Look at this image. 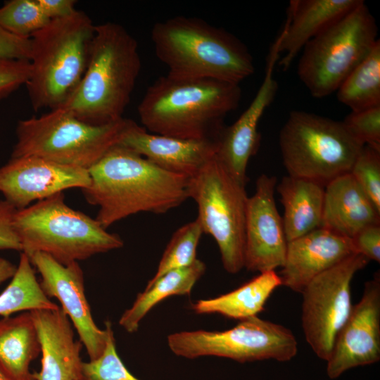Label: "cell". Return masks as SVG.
Listing matches in <instances>:
<instances>
[{
    "instance_id": "cell-13",
    "label": "cell",
    "mask_w": 380,
    "mask_h": 380,
    "mask_svg": "<svg viewBox=\"0 0 380 380\" xmlns=\"http://www.w3.org/2000/svg\"><path fill=\"white\" fill-rule=\"evenodd\" d=\"M27 255L41 275L39 284L44 293L61 303V308L76 329L89 360L98 358L105 348L108 330L106 327L99 329L94 321L84 293L83 271L78 262L63 265L42 252Z\"/></svg>"
},
{
    "instance_id": "cell-23",
    "label": "cell",
    "mask_w": 380,
    "mask_h": 380,
    "mask_svg": "<svg viewBox=\"0 0 380 380\" xmlns=\"http://www.w3.org/2000/svg\"><path fill=\"white\" fill-rule=\"evenodd\" d=\"M284 206L287 242L320 227L325 186L312 180L285 176L276 186Z\"/></svg>"
},
{
    "instance_id": "cell-41",
    "label": "cell",
    "mask_w": 380,
    "mask_h": 380,
    "mask_svg": "<svg viewBox=\"0 0 380 380\" xmlns=\"http://www.w3.org/2000/svg\"><path fill=\"white\" fill-rule=\"evenodd\" d=\"M27 380H34V378H33V376H32H32H31L30 379H28Z\"/></svg>"
},
{
    "instance_id": "cell-21",
    "label": "cell",
    "mask_w": 380,
    "mask_h": 380,
    "mask_svg": "<svg viewBox=\"0 0 380 380\" xmlns=\"http://www.w3.org/2000/svg\"><path fill=\"white\" fill-rule=\"evenodd\" d=\"M362 0H291L280 34L278 51L284 53L278 64L286 70L312 38L351 12Z\"/></svg>"
},
{
    "instance_id": "cell-25",
    "label": "cell",
    "mask_w": 380,
    "mask_h": 380,
    "mask_svg": "<svg viewBox=\"0 0 380 380\" xmlns=\"http://www.w3.org/2000/svg\"><path fill=\"white\" fill-rule=\"evenodd\" d=\"M281 285L275 270L261 272L234 291L196 301L191 309L198 315L217 313L241 321L262 311L269 297Z\"/></svg>"
},
{
    "instance_id": "cell-42",
    "label": "cell",
    "mask_w": 380,
    "mask_h": 380,
    "mask_svg": "<svg viewBox=\"0 0 380 380\" xmlns=\"http://www.w3.org/2000/svg\"><path fill=\"white\" fill-rule=\"evenodd\" d=\"M78 380H81V379H78Z\"/></svg>"
},
{
    "instance_id": "cell-7",
    "label": "cell",
    "mask_w": 380,
    "mask_h": 380,
    "mask_svg": "<svg viewBox=\"0 0 380 380\" xmlns=\"http://www.w3.org/2000/svg\"><path fill=\"white\" fill-rule=\"evenodd\" d=\"M129 119L94 125L62 108L20 120L11 157L34 156L65 165L89 170L118 144Z\"/></svg>"
},
{
    "instance_id": "cell-27",
    "label": "cell",
    "mask_w": 380,
    "mask_h": 380,
    "mask_svg": "<svg viewBox=\"0 0 380 380\" xmlns=\"http://www.w3.org/2000/svg\"><path fill=\"white\" fill-rule=\"evenodd\" d=\"M336 92L338 100L351 111L380 106L379 39Z\"/></svg>"
},
{
    "instance_id": "cell-11",
    "label": "cell",
    "mask_w": 380,
    "mask_h": 380,
    "mask_svg": "<svg viewBox=\"0 0 380 380\" xmlns=\"http://www.w3.org/2000/svg\"><path fill=\"white\" fill-rule=\"evenodd\" d=\"M167 345L174 354L188 359L217 356L239 362L268 359L289 361L298 350L291 330L258 316L241 320L225 331L173 333L167 336Z\"/></svg>"
},
{
    "instance_id": "cell-16",
    "label": "cell",
    "mask_w": 380,
    "mask_h": 380,
    "mask_svg": "<svg viewBox=\"0 0 380 380\" xmlns=\"http://www.w3.org/2000/svg\"><path fill=\"white\" fill-rule=\"evenodd\" d=\"M277 178L262 174L246 211L244 267L260 273L281 267L287 240L274 201Z\"/></svg>"
},
{
    "instance_id": "cell-39",
    "label": "cell",
    "mask_w": 380,
    "mask_h": 380,
    "mask_svg": "<svg viewBox=\"0 0 380 380\" xmlns=\"http://www.w3.org/2000/svg\"><path fill=\"white\" fill-rule=\"evenodd\" d=\"M16 270V265L5 258H0V284L11 279Z\"/></svg>"
},
{
    "instance_id": "cell-35",
    "label": "cell",
    "mask_w": 380,
    "mask_h": 380,
    "mask_svg": "<svg viewBox=\"0 0 380 380\" xmlns=\"http://www.w3.org/2000/svg\"><path fill=\"white\" fill-rule=\"evenodd\" d=\"M350 239L356 253L364 255L369 260L380 262V224L363 227Z\"/></svg>"
},
{
    "instance_id": "cell-40",
    "label": "cell",
    "mask_w": 380,
    "mask_h": 380,
    "mask_svg": "<svg viewBox=\"0 0 380 380\" xmlns=\"http://www.w3.org/2000/svg\"><path fill=\"white\" fill-rule=\"evenodd\" d=\"M0 380H13L0 368Z\"/></svg>"
},
{
    "instance_id": "cell-5",
    "label": "cell",
    "mask_w": 380,
    "mask_h": 380,
    "mask_svg": "<svg viewBox=\"0 0 380 380\" xmlns=\"http://www.w3.org/2000/svg\"><path fill=\"white\" fill-rule=\"evenodd\" d=\"M96 25L84 12L51 20L30 38L26 83L32 108L53 110L67 101L85 72Z\"/></svg>"
},
{
    "instance_id": "cell-8",
    "label": "cell",
    "mask_w": 380,
    "mask_h": 380,
    "mask_svg": "<svg viewBox=\"0 0 380 380\" xmlns=\"http://www.w3.org/2000/svg\"><path fill=\"white\" fill-rule=\"evenodd\" d=\"M279 147L288 175L326 186L350 173L363 147L341 121L293 110L279 133Z\"/></svg>"
},
{
    "instance_id": "cell-29",
    "label": "cell",
    "mask_w": 380,
    "mask_h": 380,
    "mask_svg": "<svg viewBox=\"0 0 380 380\" xmlns=\"http://www.w3.org/2000/svg\"><path fill=\"white\" fill-rule=\"evenodd\" d=\"M203 234L197 219L178 228L164 251L156 272L147 285L152 284L169 271L193 264L197 260V246Z\"/></svg>"
},
{
    "instance_id": "cell-14",
    "label": "cell",
    "mask_w": 380,
    "mask_h": 380,
    "mask_svg": "<svg viewBox=\"0 0 380 380\" xmlns=\"http://www.w3.org/2000/svg\"><path fill=\"white\" fill-rule=\"evenodd\" d=\"M380 360V275L365 284L360 300L338 333L327 362L330 379Z\"/></svg>"
},
{
    "instance_id": "cell-34",
    "label": "cell",
    "mask_w": 380,
    "mask_h": 380,
    "mask_svg": "<svg viewBox=\"0 0 380 380\" xmlns=\"http://www.w3.org/2000/svg\"><path fill=\"white\" fill-rule=\"evenodd\" d=\"M30 72V61L0 57V99L26 84Z\"/></svg>"
},
{
    "instance_id": "cell-20",
    "label": "cell",
    "mask_w": 380,
    "mask_h": 380,
    "mask_svg": "<svg viewBox=\"0 0 380 380\" xmlns=\"http://www.w3.org/2000/svg\"><path fill=\"white\" fill-rule=\"evenodd\" d=\"M42 355L41 369L32 373L34 380L81 379L82 343L75 340L72 324L61 308L30 311Z\"/></svg>"
},
{
    "instance_id": "cell-24",
    "label": "cell",
    "mask_w": 380,
    "mask_h": 380,
    "mask_svg": "<svg viewBox=\"0 0 380 380\" xmlns=\"http://www.w3.org/2000/svg\"><path fill=\"white\" fill-rule=\"evenodd\" d=\"M40 353L38 334L29 311L0 319V368L11 379H30V365Z\"/></svg>"
},
{
    "instance_id": "cell-10",
    "label": "cell",
    "mask_w": 380,
    "mask_h": 380,
    "mask_svg": "<svg viewBox=\"0 0 380 380\" xmlns=\"http://www.w3.org/2000/svg\"><path fill=\"white\" fill-rule=\"evenodd\" d=\"M189 198L198 206L196 218L203 234L219 248L224 270L236 274L244 267L245 224L248 196L214 156L189 179Z\"/></svg>"
},
{
    "instance_id": "cell-17",
    "label": "cell",
    "mask_w": 380,
    "mask_h": 380,
    "mask_svg": "<svg viewBox=\"0 0 380 380\" xmlns=\"http://www.w3.org/2000/svg\"><path fill=\"white\" fill-rule=\"evenodd\" d=\"M276 40L267 60L264 80L248 108L230 126L224 127L217 137L215 156L228 172L246 186L250 158L257 153L260 141L259 121L276 96L278 84L273 77L274 65L279 58Z\"/></svg>"
},
{
    "instance_id": "cell-28",
    "label": "cell",
    "mask_w": 380,
    "mask_h": 380,
    "mask_svg": "<svg viewBox=\"0 0 380 380\" xmlns=\"http://www.w3.org/2000/svg\"><path fill=\"white\" fill-rule=\"evenodd\" d=\"M59 308L44 293L29 257L22 252L15 274L0 294V315L5 317L20 311Z\"/></svg>"
},
{
    "instance_id": "cell-38",
    "label": "cell",
    "mask_w": 380,
    "mask_h": 380,
    "mask_svg": "<svg viewBox=\"0 0 380 380\" xmlns=\"http://www.w3.org/2000/svg\"><path fill=\"white\" fill-rule=\"evenodd\" d=\"M44 14L50 20L61 19L75 13V0H37Z\"/></svg>"
},
{
    "instance_id": "cell-12",
    "label": "cell",
    "mask_w": 380,
    "mask_h": 380,
    "mask_svg": "<svg viewBox=\"0 0 380 380\" xmlns=\"http://www.w3.org/2000/svg\"><path fill=\"white\" fill-rule=\"evenodd\" d=\"M369 260L355 253L315 277L302 291V327L314 353L327 361L352 310L351 281Z\"/></svg>"
},
{
    "instance_id": "cell-15",
    "label": "cell",
    "mask_w": 380,
    "mask_h": 380,
    "mask_svg": "<svg viewBox=\"0 0 380 380\" xmlns=\"http://www.w3.org/2000/svg\"><path fill=\"white\" fill-rule=\"evenodd\" d=\"M88 170L34 156L11 157L0 167V192L16 210L71 188L89 186Z\"/></svg>"
},
{
    "instance_id": "cell-9",
    "label": "cell",
    "mask_w": 380,
    "mask_h": 380,
    "mask_svg": "<svg viewBox=\"0 0 380 380\" xmlns=\"http://www.w3.org/2000/svg\"><path fill=\"white\" fill-rule=\"evenodd\" d=\"M376 20L365 1L310 40L298 63V77L310 94L336 92L372 50L377 39Z\"/></svg>"
},
{
    "instance_id": "cell-22",
    "label": "cell",
    "mask_w": 380,
    "mask_h": 380,
    "mask_svg": "<svg viewBox=\"0 0 380 380\" xmlns=\"http://www.w3.org/2000/svg\"><path fill=\"white\" fill-rule=\"evenodd\" d=\"M373 224H380V212L350 173L325 186L321 227L351 239Z\"/></svg>"
},
{
    "instance_id": "cell-26",
    "label": "cell",
    "mask_w": 380,
    "mask_h": 380,
    "mask_svg": "<svg viewBox=\"0 0 380 380\" xmlns=\"http://www.w3.org/2000/svg\"><path fill=\"white\" fill-rule=\"evenodd\" d=\"M205 271V263L197 259L188 267L164 274L137 295L132 307L120 318V325L129 333L136 332L141 319L156 305L173 295L189 294Z\"/></svg>"
},
{
    "instance_id": "cell-33",
    "label": "cell",
    "mask_w": 380,
    "mask_h": 380,
    "mask_svg": "<svg viewBox=\"0 0 380 380\" xmlns=\"http://www.w3.org/2000/svg\"><path fill=\"white\" fill-rule=\"evenodd\" d=\"M341 122L360 145L380 151V106L351 111Z\"/></svg>"
},
{
    "instance_id": "cell-31",
    "label": "cell",
    "mask_w": 380,
    "mask_h": 380,
    "mask_svg": "<svg viewBox=\"0 0 380 380\" xmlns=\"http://www.w3.org/2000/svg\"><path fill=\"white\" fill-rule=\"evenodd\" d=\"M108 336L102 354L96 360L82 362L81 380H139L126 368L120 358L111 323L106 322Z\"/></svg>"
},
{
    "instance_id": "cell-36",
    "label": "cell",
    "mask_w": 380,
    "mask_h": 380,
    "mask_svg": "<svg viewBox=\"0 0 380 380\" xmlns=\"http://www.w3.org/2000/svg\"><path fill=\"white\" fill-rule=\"evenodd\" d=\"M15 211L6 200H0V250L22 252V244L13 224Z\"/></svg>"
},
{
    "instance_id": "cell-37",
    "label": "cell",
    "mask_w": 380,
    "mask_h": 380,
    "mask_svg": "<svg viewBox=\"0 0 380 380\" xmlns=\"http://www.w3.org/2000/svg\"><path fill=\"white\" fill-rule=\"evenodd\" d=\"M30 39L10 34L0 27V57L30 61Z\"/></svg>"
},
{
    "instance_id": "cell-19",
    "label": "cell",
    "mask_w": 380,
    "mask_h": 380,
    "mask_svg": "<svg viewBox=\"0 0 380 380\" xmlns=\"http://www.w3.org/2000/svg\"><path fill=\"white\" fill-rule=\"evenodd\" d=\"M216 139L157 134L130 120L118 144L166 171L190 178L215 155Z\"/></svg>"
},
{
    "instance_id": "cell-1",
    "label": "cell",
    "mask_w": 380,
    "mask_h": 380,
    "mask_svg": "<svg viewBox=\"0 0 380 380\" xmlns=\"http://www.w3.org/2000/svg\"><path fill=\"white\" fill-rule=\"evenodd\" d=\"M88 172L90 183L82 191L89 203L99 206L95 219L106 229L138 213H167L189 198V177L166 171L120 144Z\"/></svg>"
},
{
    "instance_id": "cell-3",
    "label": "cell",
    "mask_w": 380,
    "mask_h": 380,
    "mask_svg": "<svg viewBox=\"0 0 380 380\" xmlns=\"http://www.w3.org/2000/svg\"><path fill=\"white\" fill-rule=\"evenodd\" d=\"M141 62L135 38L121 25H96L84 75L62 108L94 125L123 118Z\"/></svg>"
},
{
    "instance_id": "cell-30",
    "label": "cell",
    "mask_w": 380,
    "mask_h": 380,
    "mask_svg": "<svg viewBox=\"0 0 380 380\" xmlns=\"http://www.w3.org/2000/svg\"><path fill=\"white\" fill-rule=\"evenodd\" d=\"M49 22L37 0H11L0 7V27L20 38L30 39Z\"/></svg>"
},
{
    "instance_id": "cell-4",
    "label": "cell",
    "mask_w": 380,
    "mask_h": 380,
    "mask_svg": "<svg viewBox=\"0 0 380 380\" xmlns=\"http://www.w3.org/2000/svg\"><path fill=\"white\" fill-rule=\"evenodd\" d=\"M151 39L156 56L175 77L239 84L255 71L240 39L201 18L181 15L156 23Z\"/></svg>"
},
{
    "instance_id": "cell-32",
    "label": "cell",
    "mask_w": 380,
    "mask_h": 380,
    "mask_svg": "<svg viewBox=\"0 0 380 380\" xmlns=\"http://www.w3.org/2000/svg\"><path fill=\"white\" fill-rule=\"evenodd\" d=\"M350 173L380 212V151L364 146Z\"/></svg>"
},
{
    "instance_id": "cell-18",
    "label": "cell",
    "mask_w": 380,
    "mask_h": 380,
    "mask_svg": "<svg viewBox=\"0 0 380 380\" xmlns=\"http://www.w3.org/2000/svg\"><path fill=\"white\" fill-rule=\"evenodd\" d=\"M355 253L350 239L319 227L287 243L281 285L301 293L315 277Z\"/></svg>"
},
{
    "instance_id": "cell-2",
    "label": "cell",
    "mask_w": 380,
    "mask_h": 380,
    "mask_svg": "<svg viewBox=\"0 0 380 380\" xmlns=\"http://www.w3.org/2000/svg\"><path fill=\"white\" fill-rule=\"evenodd\" d=\"M241 98L239 84L169 74L148 87L138 106L149 132L182 139H217L224 118Z\"/></svg>"
},
{
    "instance_id": "cell-6",
    "label": "cell",
    "mask_w": 380,
    "mask_h": 380,
    "mask_svg": "<svg viewBox=\"0 0 380 380\" xmlns=\"http://www.w3.org/2000/svg\"><path fill=\"white\" fill-rule=\"evenodd\" d=\"M63 192L21 210L13 227L22 252H42L63 265L87 259L123 246L121 238L109 233L94 218L70 208Z\"/></svg>"
}]
</instances>
